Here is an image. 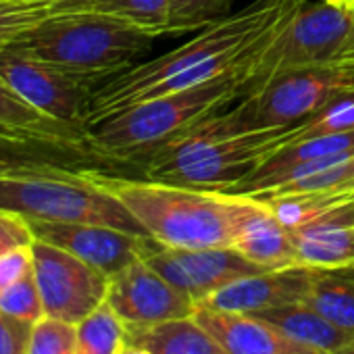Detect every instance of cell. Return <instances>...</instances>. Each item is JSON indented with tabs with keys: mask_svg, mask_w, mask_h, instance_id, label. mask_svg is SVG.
<instances>
[{
	"mask_svg": "<svg viewBox=\"0 0 354 354\" xmlns=\"http://www.w3.org/2000/svg\"><path fill=\"white\" fill-rule=\"evenodd\" d=\"M92 180L113 194L156 242L171 248H227L240 227L263 201L190 186L131 180L96 167L86 169Z\"/></svg>",
	"mask_w": 354,
	"mask_h": 354,
	"instance_id": "7a4b0ae2",
	"label": "cell"
},
{
	"mask_svg": "<svg viewBox=\"0 0 354 354\" xmlns=\"http://www.w3.org/2000/svg\"><path fill=\"white\" fill-rule=\"evenodd\" d=\"M169 0H63L61 13H96L165 38Z\"/></svg>",
	"mask_w": 354,
	"mask_h": 354,
	"instance_id": "603a6c76",
	"label": "cell"
},
{
	"mask_svg": "<svg viewBox=\"0 0 354 354\" xmlns=\"http://www.w3.org/2000/svg\"><path fill=\"white\" fill-rule=\"evenodd\" d=\"M315 271L317 269L296 265L288 269H275V271L248 275L217 290L207 300H203L198 308L257 315L269 308L300 302L304 300L310 288Z\"/></svg>",
	"mask_w": 354,
	"mask_h": 354,
	"instance_id": "5bb4252c",
	"label": "cell"
},
{
	"mask_svg": "<svg viewBox=\"0 0 354 354\" xmlns=\"http://www.w3.org/2000/svg\"><path fill=\"white\" fill-rule=\"evenodd\" d=\"M348 50H354V36H352V42H350V48Z\"/></svg>",
	"mask_w": 354,
	"mask_h": 354,
	"instance_id": "74e56055",
	"label": "cell"
},
{
	"mask_svg": "<svg viewBox=\"0 0 354 354\" xmlns=\"http://www.w3.org/2000/svg\"><path fill=\"white\" fill-rule=\"evenodd\" d=\"M0 310L9 317L30 321V323H38L46 317L34 271L0 294Z\"/></svg>",
	"mask_w": 354,
	"mask_h": 354,
	"instance_id": "83f0119b",
	"label": "cell"
},
{
	"mask_svg": "<svg viewBox=\"0 0 354 354\" xmlns=\"http://www.w3.org/2000/svg\"><path fill=\"white\" fill-rule=\"evenodd\" d=\"M333 354H354V339L350 344H346L344 348H339L337 352H333Z\"/></svg>",
	"mask_w": 354,
	"mask_h": 354,
	"instance_id": "d590c367",
	"label": "cell"
},
{
	"mask_svg": "<svg viewBox=\"0 0 354 354\" xmlns=\"http://www.w3.org/2000/svg\"><path fill=\"white\" fill-rule=\"evenodd\" d=\"M127 344V327L104 302L77 325L75 354H121Z\"/></svg>",
	"mask_w": 354,
	"mask_h": 354,
	"instance_id": "484cf974",
	"label": "cell"
},
{
	"mask_svg": "<svg viewBox=\"0 0 354 354\" xmlns=\"http://www.w3.org/2000/svg\"><path fill=\"white\" fill-rule=\"evenodd\" d=\"M296 263L317 271L354 267V227L321 217L292 232Z\"/></svg>",
	"mask_w": 354,
	"mask_h": 354,
	"instance_id": "2e32d148",
	"label": "cell"
},
{
	"mask_svg": "<svg viewBox=\"0 0 354 354\" xmlns=\"http://www.w3.org/2000/svg\"><path fill=\"white\" fill-rule=\"evenodd\" d=\"M86 169L38 165L0 171V209L21 213L30 221L92 223L148 236L142 223Z\"/></svg>",
	"mask_w": 354,
	"mask_h": 354,
	"instance_id": "5b68a950",
	"label": "cell"
},
{
	"mask_svg": "<svg viewBox=\"0 0 354 354\" xmlns=\"http://www.w3.org/2000/svg\"><path fill=\"white\" fill-rule=\"evenodd\" d=\"M348 271H354V267H352V269H348Z\"/></svg>",
	"mask_w": 354,
	"mask_h": 354,
	"instance_id": "ab89813d",
	"label": "cell"
},
{
	"mask_svg": "<svg viewBox=\"0 0 354 354\" xmlns=\"http://www.w3.org/2000/svg\"><path fill=\"white\" fill-rule=\"evenodd\" d=\"M354 129V96L342 98L321 113H317L313 119L304 121L298 127L296 140L300 138H313L323 133H337V131H350Z\"/></svg>",
	"mask_w": 354,
	"mask_h": 354,
	"instance_id": "f546056e",
	"label": "cell"
},
{
	"mask_svg": "<svg viewBox=\"0 0 354 354\" xmlns=\"http://www.w3.org/2000/svg\"><path fill=\"white\" fill-rule=\"evenodd\" d=\"M0 75L34 109L80 129L94 92L106 80L38 59L17 46L0 53Z\"/></svg>",
	"mask_w": 354,
	"mask_h": 354,
	"instance_id": "9c48e42d",
	"label": "cell"
},
{
	"mask_svg": "<svg viewBox=\"0 0 354 354\" xmlns=\"http://www.w3.org/2000/svg\"><path fill=\"white\" fill-rule=\"evenodd\" d=\"M344 152H354V129L294 140L288 146H283L281 150H277L269 160H265L248 177H265V175L277 173L281 169H288L296 162H304V160H313V158H325V156L344 154Z\"/></svg>",
	"mask_w": 354,
	"mask_h": 354,
	"instance_id": "d4e9b609",
	"label": "cell"
},
{
	"mask_svg": "<svg viewBox=\"0 0 354 354\" xmlns=\"http://www.w3.org/2000/svg\"><path fill=\"white\" fill-rule=\"evenodd\" d=\"M304 302L354 333V271H315Z\"/></svg>",
	"mask_w": 354,
	"mask_h": 354,
	"instance_id": "7402d4cb",
	"label": "cell"
},
{
	"mask_svg": "<svg viewBox=\"0 0 354 354\" xmlns=\"http://www.w3.org/2000/svg\"><path fill=\"white\" fill-rule=\"evenodd\" d=\"M106 304L117 313L125 327L194 317L198 308L188 294L169 283L144 259L109 277Z\"/></svg>",
	"mask_w": 354,
	"mask_h": 354,
	"instance_id": "7c38bea8",
	"label": "cell"
},
{
	"mask_svg": "<svg viewBox=\"0 0 354 354\" xmlns=\"http://www.w3.org/2000/svg\"><path fill=\"white\" fill-rule=\"evenodd\" d=\"M300 3L254 0L238 13L207 26L184 46L104 80L90 100L84 131L102 117L136 102L188 90L230 71H244L248 59Z\"/></svg>",
	"mask_w": 354,
	"mask_h": 354,
	"instance_id": "6da1fadb",
	"label": "cell"
},
{
	"mask_svg": "<svg viewBox=\"0 0 354 354\" xmlns=\"http://www.w3.org/2000/svg\"><path fill=\"white\" fill-rule=\"evenodd\" d=\"M325 217H329V219H333V221H337V223H342V225L354 227V203H350V205H346V207H339V209H335L333 213H329V215H325Z\"/></svg>",
	"mask_w": 354,
	"mask_h": 354,
	"instance_id": "836d02e7",
	"label": "cell"
},
{
	"mask_svg": "<svg viewBox=\"0 0 354 354\" xmlns=\"http://www.w3.org/2000/svg\"><path fill=\"white\" fill-rule=\"evenodd\" d=\"M34 242L36 236L28 217L15 211L0 209V257L24 246H32Z\"/></svg>",
	"mask_w": 354,
	"mask_h": 354,
	"instance_id": "4dcf8cb0",
	"label": "cell"
},
{
	"mask_svg": "<svg viewBox=\"0 0 354 354\" xmlns=\"http://www.w3.org/2000/svg\"><path fill=\"white\" fill-rule=\"evenodd\" d=\"M38 165L94 167L102 162L86 146L0 133V171L38 167Z\"/></svg>",
	"mask_w": 354,
	"mask_h": 354,
	"instance_id": "44dd1931",
	"label": "cell"
},
{
	"mask_svg": "<svg viewBox=\"0 0 354 354\" xmlns=\"http://www.w3.org/2000/svg\"><path fill=\"white\" fill-rule=\"evenodd\" d=\"M234 0H169L167 36L201 32L207 26L230 15Z\"/></svg>",
	"mask_w": 354,
	"mask_h": 354,
	"instance_id": "4316f807",
	"label": "cell"
},
{
	"mask_svg": "<svg viewBox=\"0 0 354 354\" xmlns=\"http://www.w3.org/2000/svg\"><path fill=\"white\" fill-rule=\"evenodd\" d=\"M34 246V244H32ZM24 246L0 257V294L34 271V250Z\"/></svg>",
	"mask_w": 354,
	"mask_h": 354,
	"instance_id": "d6a6232c",
	"label": "cell"
},
{
	"mask_svg": "<svg viewBox=\"0 0 354 354\" xmlns=\"http://www.w3.org/2000/svg\"><path fill=\"white\" fill-rule=\"evenodd\" d=\"M34 323L9 317L0 310V354H28Z\"/></svg>",
	"mask_w": 354,
	"mask_h": 354,
	"instance_id": "1f68e13d",
	"label": "cell"
},
{
	"mask_svg": "<svg viewBox=\"0 0 354 354\" xmlns=\"http://www.w3.org/2000/svg\"><path fill=\"white\" fill-rule=\"evenodd\" d=\"M352 36L354 7H342L325 0L321 3L302 0L248 59L242 71V96L283 73L346 53Z\"/></svg>",
	"mask_w": 354,
	"mask_h": 354,
	"instance_id": "ba28073f",
	"label": "cell"
},
{
	"mask_svg": "<svg viewBox=\"0 0 354 354\" xmlns=\"http://www.w3.org/2000/svg\"><path fill=\"white\" fill-rule=\"evenodd\" d=\"M142 259L169 283L188 294L196 302V306L236 279L269 271L248 261L232 246L171 248L156 242L154 238H150Z\"/></svg>",
	"mask_w": 354,
	"mask_h": 354,
	"instance_id": "8fae6325",
	"label": "cell"
},
{
	"mask_svg": "<svg viewBox=\"0 0 354 354\" xmlns=\"http://www.w3.org/2000/svg\"><path fill=\"white\" fill-rule=\"evenodd\" d=\"M337 5H342V7H354V0H337Z\"/></svg>",
	"mask_w": 354,
	"mask_h": 354,
	"instance_id": "8d00e7d4",
	"label": "cell"
},
{
	"mask_svg": "<svg viewBox=\"0 0 354 354\" xmlns=\"http://www.w3.org/2000/svg\"><path fill=\"white\" fill-rule=\"evenodd\" d=\"M121 354H150L148 350H142V348H136V346H127L125 344V348H123V352Z\"/></svg>",
	"mask_w": 354,
	"mask_h": 354,
	"instance_id": "e575fe53",
	"label": "cell"
},
{
	"mask_svg": "<svg viewBox=\"0 0 354 354\" xmlns=\"http://www.w3.org/2000/svg\"><path fill=\"white\" fill-rule=\"evenodd\" d=\"M325 3H333V5H337V0H325Z\"/></svg>",
	"mask_w": 354,
	"mask_h": 354,
	"instance_id": "f35d334b",
	"label": "cell"
},
{
	"mask_svg": "<svg viewBox=\"0 0 354 354\" xmlns=\"http://www.w3.org/2000/svg\"><path fill=\"white\" fill-rule=\"evenodd\" d=\"M127 346L148 350L150 354H227L196 317L127 327Z\"/></svg>",
	"mask_w": 354,
	"mask_h": 354,
	"instance_id": "d6986e66",
	"label": "cell"
},
{
	"mask_svg": "<svg viewBox=\"0 0 354 354\" xmlns=\"http://www.w3.org/2000/svg\"><path fill=\"white\" fill-rule=\"evenodd\" d=\"M32 250L34 277L46 317L80 325L106 302L109 277L102 271L42 240H36Z\"/></svg>",
	"mask_w": 354,
	"mask_h": 354,
	"instance_id": "30bf717a",
	"label": "cell"
},
{
	"mask_svg": "<svg viewBox=\"0 0 354 354\" xmlns=\"http://www.w3.org/2000/svg\"><path fill=\"white\" fill-rule=\"evenodd\" d=\"M158 36L96 13H57L17 48L84 73L113 77L138 63Z\"/></svg>",
	"mask_w": 354,
	"mask_h": 354,
	"instance_id": "52a82bcc",
	"label": "cell"
},
{
	"mask_svg": "<svg viewBox=\"0 0 354 354\" xmlns=\"http://www.w3.org/2000/svg\"><path fill=\"white\" fill-rule=\"evenodd\" d=\"M194 317L227 354H327L296 342L275 323L257 315L196 308Z\"/></svg>",
	"mask_w": 354,
	"mask_h": 354,
	"instance_id": "9a60e30c",
	"label": "cell"
},
{
	"mask_svg": "<svg viewBox=\"0 0 354 354\" xmlns=\"http://www.w3.org/2000/svg\"><path fill=\"white\" fill-rule=\"evenodd\" d=\"M63 11V0H0V53L26 40Z\"/></svg>",
	"mask_w": 354,
	"mask_h": 354,
	"instance_id": "cb8c5ba5",
	"label": "cell"
},
{
	"mask_svg": "<svg viewBox=\"0 0 354 354\" xmlns=\"http://www.w3.org/2000/svg\"><path fill=\"white\" fill-rule=\"evenodd\" d=\"M77 325H69L50 317L34 323L28 354H75Z\"/></svg>",
	"mask_w": 354,
	"mask_h": 354,
	"instance_id": "f1b7e54d",
	"label": "cell"
},
{
	"mask_svg": "<svg viewBox=\"0 0 354 354\" xmlns=\"http://www.w3.org/2000/svg\"><path fill=\"white\" fill-rule=\"evenodd\" d=\"M242 98V71L207 84L136 102L86 127V140L102 165H138L184 136L196 123Z\"/></svg>",
	"mask_w": 354,
	"mask_h": 354,
	"instance_id": "3957f363",
	"label": "cell"
},
{
	"mask_svg": "<svg viewBox=\"0 0 354 354\" xmlns=\"http://www.w3.org/2000/svg\"><path fill=\"white\" fill-rule=\"evenodd\" d=\"M232 248L269 271L298 265L292 232L279 223L267 203H263V207L246 219L234 238Z\"/></svg>",
	"mask_w": 354,
	"mask_h": 354,
	"instance_id": "e0dca14e",
	"label": "cell"
},
{
	"mask_svg": "<svg viewBox=\"0 0 354 354\" xmlns=\"http://www.w3.org/2000/svg\"><path fill=\"white\" fill-rule=\"evenodd\" d=\"M0 133L48 142H65L90 148L84 129L40 113L26 98H21L3 75H0Z\"/></svg>",
	"mask_w": 354,
	"mask_h": 354,
	"instance_id": "ac0fdd59",
	"label": "cell"
},
{
	"mask_svg": "<svg viewBox=\"0 0 354 354\" xmlns=\"http://www.w3.org/2000/svg\"><path fill=\"white\" fill-rule=\"evenodd\" d=\"M354 96V50L283 73L248 92L232 109L205 119L219 133L302 125L329 104Z\"/></svg>",
	"mask_w": 354,
	"mask_h": 354,
	"instance_id": "8992f818",
	"label": "cell"
},
{
	"mask_svg": "<svg viewBox=\"0 0 354 354\" xmlns=\"http://www.w3.org/2000/svg\"><path fill=\"white\" fill-rule=\"evenodd\" d=\"M257 317L275 323L296 342L323 350L327 354L337 352L339 348H344L346 344L354 339L352 331L337 327L335 323L325 319L321 313H317L313 306H308L304 300L257 313Z\"/></svg>",
	"mask_w": 354,
	"mask_h": 354,
	"instance_id": "ffe728a7",
	"label": "cell"
},
{
	"mask_svg": "<svg viewBox=\"0 0 354 354\" xmlns=\"http://www.w3.org/2000/svg\"><path fill=\"white\" fill-rule=\"evenodd\" d=\"M36 240L59 246L86 261L106 277L117 275L144 257L150 236H136L123 230L92 223L30 221Z\"/></svg>",
	"mask_w": 354,
	"mask_h": 354,
	"instance_id": "4fadbf2b",
	"label": "cell"
},
{
	"mask_svg": "<svg viewBox=\"0 0 354 354\" xmlns=\"http://www.w3.org/2000/svg\"><path fill=\"white\" fill-rule=\"evenodd\" d=\"M300 125L219 133L196 123L142 162L146 180L227 192L277 150L296 140Z\"/></svg>",
	"mask_w": 354,
	"mask_h": 354,
	"instance_id": "277c9868",
	"label": "cell"
}]
</instances>
